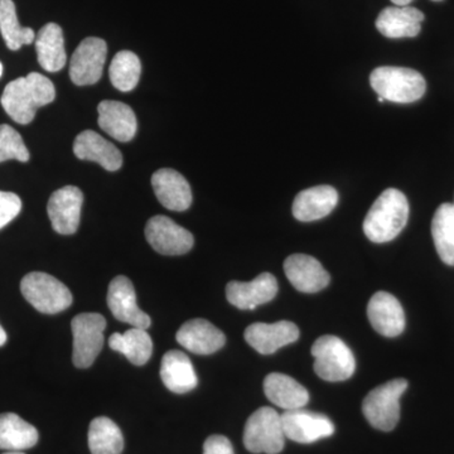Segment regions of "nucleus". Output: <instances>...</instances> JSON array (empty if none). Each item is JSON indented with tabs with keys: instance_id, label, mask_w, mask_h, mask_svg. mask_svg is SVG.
I'll list each match as a JSON object with an SVG mask.
<instances>
[{
	"instance_id": "nucleus-1",
	"label": "nucleus",
	"mask_w": 454,
	"mask_h": 454,
	"mask_svg": "<svg viewBox=\"0 0 454 454\" xmlns=\"http://www.w3.org/2000/svg\"><path fill=\"white\" fill-rule=\"evenodd\" d=\"M56 98V89L49 77L31 73L13 80L3 91V109L18 124H29L42 106H49Z\"/></svg>"
},
{
	"instance_id": "nucleus-2",
	"label": "nucleus",
	"mask_w": 454,
	"mask_h": 454,
	"mask_svg": "<svg viewBox=\"0 0 454 454\" xmlns=\"http://www.w3.org/2000/svg\"><path fill=\"white\" fill-rule=\"evenodd\" d=\"M408 219V199L402 191L387 188L367 212L364 232L372 243H389L404 230Z\"/></svg>"
},
{
	"instance_id": "nucleus-3",
	"label": "nucleus",
	"mask_w": 454,
	"mask_h": 454,
	"mask_svg": "<svg viewBox=\"0 0 454 454\" xmlns=\"http://www.w3.org/2000/svg\"><path fill=\"white\" fill-rule=\"evenodd\" d=\"M370 85L382 100L411 104L426 94L427 82L422 74L411 68L382 66L370 74Z\"/></svg>"
},
{
	"instance_id": "nucleus-4",
	"label": "nucleus",
	"mask_w": 454,
	"mask_h": 454,
	"mask_svg": "<svg viewBox=\"0 0 454 454\" xmlns=\"http://www.w3.org/2000/svg\"><path fill=\"white\" fill-rule=\"evenodd\" d=\"M20 292L31 306L44 315H56L73 304L70 289L42 271L27 274L20 282Z\"/></svg>"
},
{
	"instance_id": "nucleus-5",
	"label": "nucleus",
	"mask_w": 454,
	"mask_h": 454,
	"mask_svg": "<svg viewBox=\"0 0 454 454\" xmlns=\"http://www.w3.org/2000/svg\"><path fill=\"white\" fill-rule=\"evenodd\" d=\"M315 372L325 381L348 380L356 370V361L351 348L342 340L331 334L319 337L313 343Z\"/></svg>"
},
{
	"instance_id": "nucleus-6",
	"label": "nucleus",
	"mask_w": 454,
	"mask_h": 454,
	"mask_svg": "<svg viewBox=\"0 0 454 454\" xmlns=\"http://www.w3.org/2000/svg\"><path fill=\"white\" fill-rule=\"evenodd\" d=\"M408 389V381L395 379L370 391L363 403V413L375 429L390 432L400 419V397Z\"/></svg>"
},
{
	"instance_id": "nucleus-7",
	"label": "nucleus",
	"mask_w": 454,
	"mask_h": 454,
	"mask_svg": "<svg viewBox=\"0 0 454 454\" xmlns=\"http://www.w3.org/2000/svg\"><path fill=\"white\" fill-rule=\"evenodd\" d=\"M244 444L252 453L278 454L286 444L282 415L269 406L250 415L244 429Z\"/></svg>"
},
{
	"instance_id": "nucleus-8",
	"label": "nucleus",
	"mask_w": 454,
	"mask_h": 454,
	"mask_svg": "<svg viewBox=\"0 0 454 454\" xmlns=\"http://www.w3.org/2000/svg\"><path fill=\"white\" fill-rule=\"evenodd\" d=\"M106 319L98 313H82L71 322L74 334V365L88 369L97 360L104 345Z\"/></svg>"
},
{
	"instance_id": "nucleus-9",
	"label": "nucleus",
	"mask_w": 454,
	"mask_h": 454,
	"mask_svg": "<svg viewBox=\"0 0 454 454\" xmlns=\"http://www.w3.org/2000/svg\"><path fill=\"white\" fill-rule=\"evenodd\" d=\"M145 238L155 252L168 256L184 255L195 244V239L188 230L167 216L152 217L146 223Z\"/></svg>"
},
{
	"instance_id": "nucleus-10",
	"label": "nucleus",
	"mask_w": 454,
	"mask_h": 454,
	"mask_svg": "<svg viewBox=\"0 0 454 454\" xmlns=\"http://www.w3.org/2000/svg\"><path fill=\"white\" fill-rule=\"evenodd\" d=\"M107 56L106 42L98 37L85 38L74 50L70 62V77L74 85H94L103 76Z\"/></svg>"
},
{
	"instance_id": "nucleus-11",
	"label": "nucleus",
	"mask_w": 454,
	"mask_h": 454,
	"mask_svg": "<svg viewBox=\"0 0 454 454\" xmlns=\"http://www.w3.org/2000/svg\"><path fill=\"white\" fill-rule=\"evenodd\" d=\"M282 424L286 438L297 443H313L319 439L331 437L334 433L330 418L304 408L286 411L282 414Z\"/></svg>"
},
{
	"instance_id": "nucleus-12",
	"label": "nucleus",
	"mask_w": 454,
	"mask_h": 454,
	"mask_svg": "<svg viewBox=\"0 0 454 454\" xmlns=\"http://www.w3.org/2000/svg\"><path fill=\"white\" fill-rule=\"evenodd\" d=\"M107 306L118 321L130 325L131 327L148 330L152 325L151 317L139 309L137 303L136 289L129 278L119 276L114 278L107 291Z\"/></svg>"
},
{
	"instance_id": "nucleus-13",
	"label": "nucleus",
	"mask_w": 454,
	"mask_h": 454,
	"mask_svg": "<svg viewBox=\"0 0 454 454\" xmlns=\"http://www.w3.org/2000/svg\"><path fill=\"white\" fill-rule=\"evenodd\" d=\"M83 195L80 188L66 186L55 191L50 197L47 212L57 234L73 235L82 219Z\"/></svg>"
},
{
	"instance_id": "nucleus-14",
	"label": "nucleus",
	"mask_w": 454,
	"mask_h": 454,
	"mask_svg": "<svg viewBox=\"0 0 454 454\" xmlns=\"http://www.w3.org/2000/svg\"><path fill=\"white\" fill-rule=\"evenodd\" d=\"M277 278L262 273L252 282H230L226 286L227 301L241 310H253L276 298Z\"/></svg>"
},
{
	"instance_id": "nucleus-15",
	"label": "nucleus",
	"mask_w": 454,
	"mask_h": 454,
	"mask_svg": "<svg viewBox=\"0 0 454 454\" xmlns=\"http://www.w3.org/2000/svg\"><path fill=\"white\" fill-rule=\"evenodd\" d=\"M367 317L373 330L384 337H396L405 328V313L396 297L387 292L372 295L367 306Z\"/></svg>"
},
{
	"instance_id": "nucleus-16",
	"label": "nucleus",
	"mask_w": 454,
	"mask_h": 454,
	"mask_svg": "<svg viewBox=\"0 0 454 454\" xmlns=\"http://www.w3.org/2000/svg\"><path fill=\"white\" fill-rule=\"evenodd\" d=\"M284 271L292 286L301 293L324 291L331 282L330 274L321 262L306 254H294L286 258Z\"/></svg>"
},
{
	"instance_id": "nucleus-17",
	"label": "nucleus",
	"mask_w": 454,
	"mask_h": 454,
	"mask_svg": "<svg viewBox=\"0 0 454 454\" xmlns=\"http://www.w3.org/2000/svg\"><path fill=\"white\" fill-rule=\"evenodd\" d=\"M300 328L293 322L279 321L276 324H253L245 330V340L262 355H271L284 346L300 339Z\"/></svg>"
},
{
	"instance_id": "nucleus-18",
	"label": "nucleus",
	"mask_w": 454,
	"mask_h": 454,
	"mask_svg": "<svg viewBox=\"0 0 454 454\" xmlns=\"http://www.w3.org/2000/svg\"><path fill=\"white\" fill-rule=\"evenodd\" d=\"M179 345L196 355H211L225 346L226 337L223 331L206 319H191L179 328Z\"/></svg>"
},
{
	"instance_id": "nucleus-19",
	"label": "nucleus",
	"mask_w": 454,
	"mask_h": 454,
	"mask_svg": "<svg viewBox=\"0 0 454 454\" xmlns=\"http://www.w3.org/2000/svg\"><path fill=\"white\" fill-rule=\"evenodd\" d=\"M155 196L170 211H186L192 205V191L187 179L170 168L158 169L152 177Z\"/></svg>"
},
{
	"instance_id": "nucleus-20",
	"label": "nucleus",
	"mask_w": 454,
	"mask_h": 454,
	"mask_svg": "<svg viewBox=\"0 0 454 454\" xmlns=\"http://www.w3.org/2000/svg\"><path fill=\"white\" fill-rule=\"evenodd\" d=\"M424 13L414 7H387L382 9L376 20V28L384 37L414 38L422 31Z\"/></svg>"
},
{
	"instance_id": "nucleus-21",
	"label": "nucleus",
	"mask_w": 454,
	"mask_h": 454,
	"mask_svg": "<svg viewBox=\"0 0 454 454\" xmlns=\"http://www.w3.org/2000/svg\"><path fill=\"white\" fill-rule=\"evenodd\" d=\"M74 153L79 160L100 164L110 172H115L122 166L121 151L94 130L82 131L76 137Z\"/></svg>"
},
{
	"instance_id": "nucleus-22",
	"label": "nucleus",
	"mask_w": 454,
	"mask_h": 454,
	"mask_svg": "<svg viewBox=\"0 0 454 454\" xmlns=\"http://www.w3.org/2000/svg\"><path fill=\"white\" fill-rule=\"evenodd\" d=\"M98 124L112 138L129 142L136 137L138 122L133 109L121 101L104 100L98 106Z\"/></svg>"
},
{
	"instance_id": "nucleus-23",
	"label": "nucleus",
	"mask_w": 454,
	"mask_h": 454,
	"mask_svg": "<svg viewBox=\"0 0 454 454\" xmlns=\"http://www.w3.org/2000/svg\"><path fill=\"white\" fill-rule=\"evenodd\" d=\"M339 193L331 186H316L301 191L293 202V216L298 221L310 223L324 219L334 210Z\"/></svg>"
},
{
	"instance_id": "nucleus-24",
	"label": "nucleus",
	"mask_w": 454,
	"mask_h": 454,
	"mask_svg": "<svg viewBox=\"0 0 454 454\" xmlns=\"http://www.w3.org/2000/svg\"><path fill=\"white\" fill-rule=\"evenodd\" d=\"M160 378L167 389L175 394H186L199 385L192 361L178 349L164 354L160 365Z\"/></svg>"
},
{
	"instance_id": "nucleus-25",
	"label": "nucleus",
	"mask_w": 454,
	"mask_h": 454,
	"mask_svg": "<svg viewBox=\"0 0 454 454\" xmlns=\"http://www.w3.org/2000/svg\"><path fill=\"white\" fill-rule=\"evenodd\" d=\"M264 391L274 405L286 411L304 408L309 402L306 387L286 373H269L264 380Z\"/></svg>"
},
{
	"instance_id": "nucleus-26",
	"label": "nucleus",
	"mask_w": 454,
	"mask_h": 454,
	"mask_svg": "<svg viewBox=\"0 0 454 454\" xmlns=\"http://www.w3.org/2000/svg\"><path fill=\"white\" fill-rule=\"evenodd\" d=\"M38 64L49 73H57L65 67L67 55L65 50L64 32L56 23L42 27L35 35Z\"/></svg>"
},
{
	"instance_id": "nucleus-27",
	"label": "nucleus",
	"mask_w": 454,
	"mask_h": 454,
	"mask_svg": "<svg viewBox=\"0 0 454 454\" xmlns=\"http://www.w3.org/2000/svg\"><path fill=\"white\" fill-rule=\"evenodd\" d=\"M38 430L14 413L0 414V450L22 452L37 444Z\"/></svg>"
},
{
	"instance_id": "nucleus-28",
	"label": "nucleus",
	"mask_w": 454,
	"mask_h": 454,
	"mask_svg": "<svg viewBox=\"0 0 454 454\" xmlns=\"http://www.w3.org/2000/svg\"><path fill=\"white\" fill-rule=\"evenodd\" d=\"M110 348L121 352L131 364L143 366L151 360L153 340L143 328L131 327L124 333H114L109 340Z\"/></svg>"
},
{
	"instance_id": "nucleus-29",
	"label": "nucleus",
	"mask_w": 454,
	"mask_h": 454,
	"mask_svg": "<svg viewBox=\"0 0 454 454\" xmlns=\"http://www.w3.org/2000/svg\"><path fill=\"white\" fill-rule=\"evenodd\" d=\"M432 236L442 262L454 267V206L443 203L432 221Z\"/></svg>"
},
{
	"instance_id": "nucleus-30",
	"label": "nucleus",
	"mask_w": 454,
	"mask_h": 454,
	"mask_svg": "<svg viewBox=\"0 0 454 454\" xmlns=\"http://www.w3.org/2000/svg\"><path fill=\"white\" fill-rule=\"evenodd\" d=\"M89 448L92 454H121L124 438L121 428L109 418H95L90 424Z\"/></svg>"
},
{
	"instance_id": "nucleus-31",
	"label": "nucleus",
	"mask_w": 454,
	"mask_h": 454,
	"mask_svg": "<svg viewBox=\"0 0 454 454\" xmlns=\"http://www.w3.org/2000/svg\"><path fill=\"white\" fill-rule=\"evenodd\" d=\"M0 33L9 50L18 51L35 41V33L18 20L13 0H0Z\"/></svg>"
},
{
	"instance_id": "nucleus-32",
	"label": "nucleus",
	"mask_w": 454,
	"mask_h": 454,
	"mask_svg": "<svg viewBox=\"0 0 454 454\" xmlns=\"http://www.w3.org/2000/svg\"><path fill=\"white\" fill-rule=\"evenodd\" d=\"M142 64L139 57L130 51H121L114 56L109 76L114 88L122 92L131 91L138 85Z\"/></svg>"
},
{
	"instance_id": "nucleus-33",
	"label": "nucleus",
	"mask_w": 454,
	"mask_h": 454,
	"mask_svg": "<svg viewBox=\"0 0 454 454\" xmlns=\"http://www.w3.org/2000/svg\"><path fill=\"white\" fill-rule=\"evenodd\" d=\"M9 160L28 162L29 151L22 136L14 128L3 124L0 125V163Z\"/></svg>"
},
{
	"instance_id": "nucleus-34",
	"label": "nucleus",
	"mask_w": 454,
	"mask_h": 454,
	"mask_svg": "<svg viewBox=\"0 0 454 454\" xmlns=\"http://www.w3.org/2000/svg\"><path fill=\"white\" fill-rule=\"evenodd\" d=\"M22 210V200L13 192L0 191V230L16 219Z\"/></svg>"
},
{
	"instance_id": "nucleus-35",
	"label": "nucleus",
	"mask_w": 454,
	"mask_h": 454,
	"mask_svg": "<svg viewBox=\"0 0 454 454\" xmlns=\"http://www.w3.org/2000/svg\"><path fill=\"white\" fill-rule=\"evenodd\" d=\"M203 454H234V448L223 435H211L203 444Z\"/></svg>"
},
{
	"instance_id": "nucleus-36",
	"label": "nucleus",
	"mask_w": 454,
	"mask_h": 454,
	"mask_svg": "<svg viewBox=\"0 0 454 454\" xmlns=\"http://www.w3.org/2000/svg\"><path fill=\"white\" fill-rule=\"evenodd\" d=\"M7 340H8L7 333H5L4 328H3L2 325H0V348H2V346L5 345V342H7Z\"/></svg>"
},
{
	"instance_id": "nucleus-37",
	"label": "nucleus",
	"mask_w": 454,
	"mask_h": 454,
	"mask_svg": "<svg viewBox=\"0 0 454 454\" xmlns=\"http://www.w3.org/2000/svg\"><path fill=\"white\" fill-rule=\"evenodd\" d=\"M413 0H391L394 5H397V7H405V5L411 4Z\"/></svg>"
},
{
	"instance_id": "nucleus-38",
	"label": "nucleus",
	"mask_w": 454,
	"mask_h": 454,
	"mask_svg": "<svg viewBox=\"0 0 454 454\" xmlns=\"http://www.w3.org/2000/svg\"><path fill=\"white\" fill-rule=\"evenodd\" d=\"M3 454H25V453H23V452H5Z\"/></svg>"
},
{
	"instance_id": "nucleus-39",
	"label": "nucleus",
	"mask_w": 454,
	"mask_h": 454,
	"mask_svg": "<svg viewBox=\"0 0 454 454\" xmlns=\"http://www.w3.org/2000/svg\"><path fill=\"white\" fill-rule=\"evenodd\" d=\"M3 74V65L2 62H0V77H2Z\"/></svg>"
},
{
	"instance_id": "nucleus-40",
	"label": "nucleus",
	"mask_w": 454,
	"mask_h": 454,
	"mask_svg": "<svg viewBox=\"0 0 454 454\" xmlns=\"http://www.w3.org/2000/svg\"><path fill=\"white\" fill-rule=\"evenodd\" d=\"M433 2H442V0H433Z\"/></svg>"
},
{
	"instance_id": "nucleus-41",
	"label": "nucleus",
	"mask_w": 454,
	"mask_h": 454,
	"mask_svg": "<svg viewBox=\"0 0 454 454\" xmlns=\"http://www.w3.org/2000/svg\"><path fill=\"white\" fill-rule=\"evenodd\" d=\"M453 206H454V203H453Z\"/></svg>"
}]
</instances>
